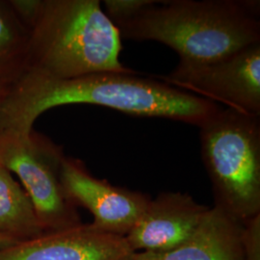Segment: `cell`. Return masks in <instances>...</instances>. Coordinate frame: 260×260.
Segmentation results:
<instances>
[{"label": "cell", "mask_w": 260, "mask_h": 260, "mask_svg": "<svg viewBox=\"0 0 260 260\" xmlns=\"http://www.w3.org/2000/svg\"><path fill=\"white\" fill-rule=\"evenodd\" d=\"M60 177L66 193L76 207L93 215L95 229L124 236L138 222L151 198L139 191L112 185L93 177L79 159L64 156Z\"/></svg>", "instance_id": "52a82bcc"}, {"label": "cell", "mask_w": 260, "mask_h": 260, "mask_svg": "<svg viewBox=\"0 0 260 260\" xmlns=\"http://www.w3.org/2000/svg\"><path fill=\"white\" fill-rule=\"evenodd\" d=\"M245 230L246 223L214 205L187 241L163 252H135L131 260H246Z\"/></svg>", "instance_id": "30bf717a"}, {"label": "cell", "mask_w": 260, "mask_h": 260, "mask_svg": "<svg viewBox=\"0 0 260 260\" xmlns=\"http://www.w3.org/2000/svg\"><path fill=\"white\" fill-rule=\"evenodd\" d=\"M134 253L124 236L82 223L0 250V260H131Z\"/></svg>", "instance_id": "ba28073f"}, {"label": "cell", "mask_w": 260, "mask_h": 260, "mask_svg": "<svg viewBox=\"0 0 260 260\" xmlns=\"http://www.w3.org/2000/svg\"><path fill=\"white\" fill-rule=\"evenodd\" d=\"M200 130L215 205L248 223L260 215V116L222 108Z\"/></svg>", "instance_id": "277c9868"}, {"label": "cell", "mask_w": 260, "mask_h": 260, "mask_svg": "<svg viewBox=\"0 0 260 260\" xmlns=\"http://www.w3.org/2000/svg\"><path fill=\"white\" fill-rule=\"evenodd\" d=\"M64 156L62 147L34 130L27 134L0 130V162L19 177L45 233L83 223L61 182Z\"/></svg>", "instance_id": "5b68a950"}, {"label": "cell", "mask_w": 260, "mask_h": 260, "mask_svg": "<svg viewBox=\"0 0 260 260\" xmlns=\"http://www.w3.org/2000/svg\"><path fill=\"white\" fill-rule=\"evenodd\" d=\"M44 233L26 192L0 162V234L25 241Z\"/></svg>", "instance_id": "8fae6325"}, {"label": "cell", "mask_w": 260, "mask_h": 260, "mask_svg": "<svg viewBox=\"0 0 260 260\" xmlns=\"http://www.w3.org/2000/svg\"><path fill=\"white\" fill-rule=\"evenodd\" d=\"M29 29L11 0H0V83L11 85L27 69Z\"/></svg>", "instance_id": "7c38bea8"}, {"label": "cell", "mask_w": 260, "mask_h": 260, "mask_svg": "<svg viewBox=\"0 0 260 260\" xmlns=\"http://www.w3.org/2000/svg\"><path fill=\"white\" fill-rule=\"evenodd\" d=\"M29 29L26 72L69 79L131 70L121 37L100 0H11Z\"/></svg>", "instance_id": "7a4b0ae2"}, {"label": "cell", "mask_w": 260, "mask_h": 260, "mask_svg": "<svg viewBox=\"0 0 260 260\" xmlns=\"http://www.w3.org/2000/svg\"><path fill=\"white\" fill-rule=\"evenodd\" d=\"M259 3L155 0L116 26L121 39L158 42L174 49L180 63L204 64L260 43Z\"/></svg>", "instance_id": "3957f363"}, {"label": "cell", "mask_w": 260, "mask_h": 260, "mask_svg": "<svg viewBox=\"0 0 260 260\" xmlns=\"http://www.w3.org/2000/svg\"><path fill=\"white\" fill-rule=\"evenodd\" d=\"M245 256L246 260H260V215L246 223Z\"/></svg>", "instance_id": "5bb4252c"}, {"label": "cell", "mask_w": 260, "mask_h": 260, "mask_svg": "<svg viewBox=\"0 0 260 260\" xmlns=\"http://www.w3.org/2000/svg\"><path fill=\"white\" fill-rule=\"evenodd\" d=\"M208 209L188 194L161 193L150 200L125 239L134 252L173 250L193 235Z\"/></svg>", "instance_id": "9c48e42d"}, {"label": "cell", "mask_w": 260, "mask_h": 260, "mask_svg": "<svg viewBox=\"0 0 260 260\" xmlns=\"http://www.w3.org/2000/svg\"><path fill=\"white\" fill-rule=\"evenodd\" d=\"M19 240H17L16 238H13L8 235L5 234H0V250L9 248L11 246L19 243Z\"/></svg>", "instance_id": "9a60e30c"}, {"label": "cell", "mask_w": 260, "mask_h": 260, "mask_svg": "<svg viewBox=\"0 0 260 260\" xmlns=\"http://www.w3.org/2000/svg\"><path fill=\"white\" fill-rule=\"evenodd\" d=\"M9 85H6V84L0 83V103L2 102L5 93L7 92V89H8Z\"/></svg>", "instance_id": "2e32d148"}, {"label": "cell", "mask_w": 260, "mask_h": 260, "mask_svg": "<svg viewBox=\"0 0 260 260\" xmlns=\"http://www.w3.org/2000/svg\"><path fill=\"white\" fill-rule=\"evenodd\" d=\"M155 0H104V12L112 22L117 25L134 17Z\"/></svg>", "instance_id": "4fadbf2b"}, {"label": "cell", "mask_w": 260, "mask_h": 260, "mask_svg": "<svg viewBox=\"0 0 260 260\" xmlns=\"http://www.w3.org/2000/svg\"><path fill=\"white\" fill-rule=\"evenodd\" d=\"M68 104L98 105L139 117L163 118L201 127L222 108L213 102L134 71L55 79L25 72L0 103V130L27 134L45 112Z\"/></svg>", "instance_id": "6da1fadb"}, {"label": "cell", "mask_w": 260, "mask_h": 260, "mask_svg": "<svg viewBox=\"0 0 260 260\" xmlns=\"http://www.w3.org/2000/svg\"><path fill=\"white\" fill-rule=\"evenodd\" d=\"M157 78L226 108L260 116V43L208 63L178 62Z\"/></svg>", "instance_id": "8992f818"}]
</instances>
